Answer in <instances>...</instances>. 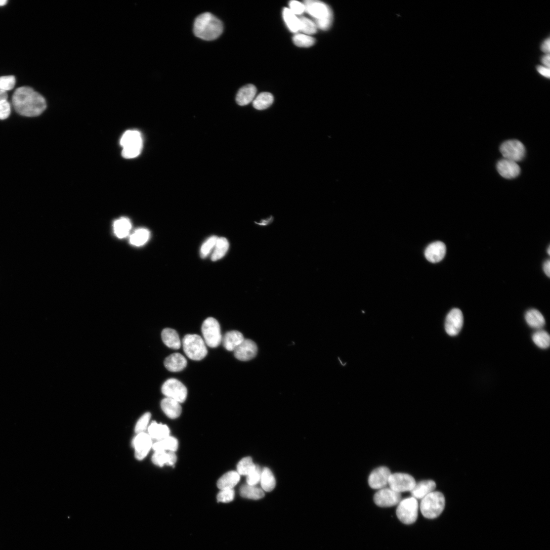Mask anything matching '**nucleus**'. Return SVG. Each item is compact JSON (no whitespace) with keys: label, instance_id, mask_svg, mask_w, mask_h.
<instances>
[{"label":"nucleus","instance_id":"obj_52","mask_svg":"<svg viewBox=\"0 0 550 550\" xmlns=\"http://www.w3.org/2000/svg\"><path fill=\"white\" fill-rule=\"evenodd\" d=\"M273 221V218L271 217V218H268L267 219H265L264 220H261V221H260V223H256L258 225H261V226H268V225H270V224H271L272 223Z\"/></svg>","mask_w":550,"mask_h":550},{"label":"nucleus","instance_id":"obj_5","mask_svg":"<svg viewBox=\"0 0 550 550\" xmlns=\"http://www.w3.org/2000/svg\"><path fill=\"white\" fill-rule=\"evenodd\" d=\"M120 144L124 158L130 159L137 157L143 148V139L140 132L137 130H127L121 139Z\"/></svg>","mask_w":550,"mask_h":550},{"label":"nucleus","instance_id":"obj_22","mask_svg":"<svg viewBox=\"0 0 550 550\" xmlns=\"http://www.w3.org/2000/svg\"><path fill=\"white\" fill-rule=\"evenodd\" d=\"M245 339L242 333L238 331H231L227 332L223 338L222 342L224 348L228 351H234L236 348Z\"/></svg>","mask_w":550,"mask_h":550},{"label":"nucleus","instance_id":"obj_17","mask_svg":"<svg viewBox=\"0 0 550 550\" xmlns=\"http://www.w3.org/2000/svg\"><path fill=\"white\" fill-rule=\"evenodd\" d=\"M497 169L502 176L507 179L514 178L521 172L520 166L516 162L505 158L497 163Z\"/></svg>","mask_w":550,"mask_h":550},{"label":"nucleus","instance_id":"obj_2","mask_svg":"<svg viewBox=\"0 0 550 550\" xmlns=\"http://www.w3.org/2000/svg\"><path fill=\"white\" fill-rule=\"evenodd\" d=\"M223 31L222 22L210 12L199 15L194 24L195 35L203 40L210 41L218 39Z\"/></svg>","mask_w":550,"mask_h":550},{"label":"nucleus","instance_id":"obj_41","mask_svg":"<svg viewBox=\"0 0 550 550\" xmlns=\"http://www.w3.org/2000/svg\"><path fill=\"white\" fill-rule=\"evenodd\" d=\"M261 471L258 465L247 476V483L249 485L256 486L260 481Z\"/></svg>","mask_w":550,"mask_h":550},{"label":"nucleus","instance_id":"obj_11","mask_svg":"<svg viewBox=\"0 0 550 550\" xmlns=\"http://www.w3.org/2000/svg\"><path fill=\"white\" fill-rule=\"evenodd\" d=\"M416 483L415 479L412 476L402 473L391 474L388 481L389 488L399 493L411 492Z\"/></svg>","mask_w":550,"mask_h":550},{"label":"nucleus","instance_id":"obj_7","mask_svg":"<svg viewBox=\"0 0 550 550\" xmlns=\"http://www.w3.org/2000/svg\"><path fill=\"white\" fill-rule=\"evenodd\" d=\"M419 505L418 499L411 497L402 500L396 509L398 519L406 525L414 523L418 518Z\"/></svg>","mask_w":550,"mask_h":550},{"label":"nucleus","instance_id":"obj_33","mask_svg":"<svg viewBox=\"0 0 550 550\" xmlns=\"http://www.w3.org/2000/svg\"><path fill=\"white\" fill-rule=\"evenodd\" d=\"M229 247V242L226 238H218L213 248L214 251L211 257L212 260L215 261L223 258L228 251Z\"/></svg>","mask_w":550,"mask_h":550},{"label":"nucleus","instance_id":"obj_8","mask_svg":"<svg viewBox=\"0 0 550 550\" xmlns=\"http://www.w3.org/2000/svg\"><path fill=\"white\" fill-rule=\"evenodd\" d=\"M202 332L206 344L210 347L215 348L222 342V336L219 323L213 318H209L203 323Z\"/></svg>","mask_w":550,"mask_h":550},{"label":"nucleus","instance_id":"obj_25","mask_svg":"<svg viewBox=\"0 0 550 550\" xmlns=\"http://www.w3.org/2000/svg\"><path fill=\"white\" fill-rule=\"evenodd\" d=\"M177 457L175 452H155L152 457L153 463L161 467L164 465H173L176 462Z\"/></svg>","mask_w":550,"mask_h":550},{"label":"nucleus","instance_id":"obj_39","mask_svg":"<svg viewBox=\"0 0 550 550\" xmlns=\"http://www.w3.org/2000/svg\"><path fill=\"white\" fill-rule=\"evenodd\" d=\"M298 19L300 23L299 30L308 35H314L317 32V26L313 22L303 16Z\"/></svg>","mask_w":550,"mask_h":550},{"label":"nucleus","instance_id":"obj_36","mask_svg":"<svg viewBox=\"0 0 550 550\" xmlns=\"http://www.w3.org/2000/svg\"><path fill=\"white\" fill-rule=\"evenodd\" d=\"M283 17L289 29L293 32H297L300 29V23L297 18L292 11L285 8L283 11Z\"/></svg>","mask_w":550,"mask_h":550},{"label":"nucleus","instance_id":"obj_34","mask_svg":"<svg viewBox=\"0 0 550 550\" xmlns=\"http://www.w3.org/2000/svg\"><path fill=\"white\" fill-rule=\"evenodd\" d=\"M240 493L243 498L253 500H259L264 496V493L262 489L256 486L248 484L243 486L240 488Z\"/></svg>","mask_w":550,"mask_h":550},{"label":"nucleus","instance_id":"obj_48","mask_svg":"<svg viewBox=\"0 0 550 550\" xmlns=\"http://www.w3.org/2000/svg\"><path fill=\"white\" fill-rule=\"evenodd\" d=\"M537 70L538 72L544 77L549 79L550 78V69L546 67L543 65L537 66Z\"/></svg>","mask_w":550,"mask_h":550},{"label":"nucleus","instance_id":"obj_46","mask_svg":"<svg viewBox=\"0 0 550 550\" xmlns=\"http://www.w3.org/2000/svg\"><path fill=\"white\" fill-rule=\"evenodd\" d=\"M290 6V9L295 15H301L305 11L304 4L298 1H291Z\"/></svg>","mask_w":550,"mask_h":550},{"label":"nucleus","instance_id":"obj_30","mask_svg":"<svg viewBox=\"0 0 550 550\" xmlns=\"http://www.w3.org/2000/svg\"><path fill=\"white\" fill-rule=\"evenodd\" d=\"M525 320L531 327L541 329L545 325V320L543 314L538 310L532 309L527 311Z\"/></svg>","mask_w":550,"mask_h":550},{"label":"nucleus","instance_id":"obj_24","mask_svg":"<svg viewBox=\"0 0 550 550\" xmlns=\"http://www.w3.org/2000/svg\"><path fill=\"white\" fill-rule=\"evenodd\" d=\"M162 339L164 343L169 347L173 349H178L181 345V342L178 333L171 328H166L162 331Z\"/></svg>","mask_w":550,"mask_h":550},{"label":"nucleus","instance_id":"obj_27","mask_svg":"<svg viewBox=\"0 0 550 550\" xmlns=\"http://www.w3.org/2000/svg\"><path fill=\"white\" fill-rule=\"evenodd\" d=\"M148 431L149 436L158 441L169 436L170 434V430L168 426L155 422L149 426Z\"/></svg>","mask_w":550,"mask_h":550},{"label":"nucleus","instance_id":"obj_26","mask_svg":"<svg viewBox=\"0 0 550 550\" xmlns=\"http://www.w3.org/2000/svg\"><path fill=\"white\" fill-rule=\"evenodd\" d=\"M240 480V475L237 471H230L224 474L218 481L219 489H233Z\"/></svg>","mask_w":550,"mask_h":550},{"label":"nucleus","instance_id":"obj_9","mask_svg":"<svg viewBox=\"0 0 550 550\" xmlns=\"http://www.w3.org/2000/svg\"><path fill=\"white\" fill-rule=\"evenodd\" d=\"M162 392L166 396L172 398L179 403L186 401L188 390L184 384L175 379L167 380L162 387Z\"/></svg>","mask_w":550,"mask_h":550},{"label":"nucleus","instance_id":"obj_53","mask_svg":"<svg viewBox=\"0 0 550 550\" xmlns=\"http://www.w3.org/2000/svg\"><path fill=\"white\" fill-rule=\"evenodd\" d=\"M7 97L8 95L6 91L0 90V104L7 101Z\"/></svg>","mask_w":550,"mask_h":550},{"label":"nucleus","instance_id":"obj_10","mask_svg":"<svg viewBox=\"0 0 550 550\" xmlns=\"http://www.w3.org/2000/svg\"><path fill=\"white\" fill-rule=\"evenodd\" d=\"M500 151L505 159L515 162L522 161L526 154L524 145L517 140L505 141L500 147Z\"/></svg>","mask_w":550,"mask_h":550},{"label":"nucleus","instance_id":"obj_31","mask_svg":"<svg viewBox=\"0 0 550 550\" xmlns=\"http://www.w3.org/2000/svg\"><path fill=\"white\" fill-rule=\"evenodd\" d=\"M151 236L150 231L145 228L136 230L129 237V242L132 245L140 247L145 244Z\"/></svg>","mask_w":550,"mask_h":550},{"label":"nucleus","instance_id":"obj_38","mask_svg":"<svg viewBox=\"0 0 550 550\" xmlns=\"http://www.w3.org/2000/svg\"><path fill=\"white\" fill-rule=\"evenodd\" d=\"M255 465L252 458L249 457L244 458L237 465V472L240 475L247 476L254 469Z\"/></svg>","mask_w":550,"mask_h":550},{"label":"nucleus","instance_id":"obj_37","mask_svg":"<svg viewBox=\"0 0 550 550\" xmlns=\"http://www.w3.org/2000/svg\"><path fill=\"white\" fill-rule=\"evenodd\" d=\"M533 342L539 347L543 349L547 348L550 344V338L548 333L545 331L540 330L532 336Z\"/></svg>","mask_w":550,"mask_h":550},{"label":"nucleus","instance_id":"obj_35","mask_svg":"<svg viewBox=\"0 0 550 550\" xmlns=\"http://www.w3.org/2000/svg\"><path fill=\"white\" fill-rule=\"evenodd\" d=\"M274 102L273 95L269 92H262L259 94L254 100L253 105L254 108L262 110L268 108Z\"/></svg>","mask_w":550,"mask_h":550},{"label":"nucleus","instance_id":"obj_50","mask_svg":"<svg viewBox=\"0 0 550 550\" xmlns=\"http://www.w3.org/2000/svg\"><path fill=\"white\" fill-rule=\"evenodd\" d=\"M541 63L543 64V66H546V67H547V68H550V55L549 54H545L544 55L542 56L541 58Z\"/></svg>","mask_w":550,"mask_h":550},{"label":"nucleus","instance_id":"obj_44","mask_svg":"<svg viewBox=\"0 0 550 550\" xmlns=\"http://www.w3.org/2000/svg\"><path fill=\"white\" fill-rule=\"evenodd\" d=\"M151 418V414L149 412H147L142 416L135 426V431L137 434L144 432L147 429Z\"/></svg>","mask_w":550,"mask_h":550},{"label":"nucleus","instance_id":"obj_49","mask_svg":"<svg viewBox=\"0 0 550 550\" xmlns=\"http://www.w3.org/2000/svg\"><path fill=\"white\" fill-rule=\"evenodd\" d=\"M550 38L548 37L547 39L543 41L541 44L540 49L541 51L545 54H549L550 53Z\"/></svg>","mask_w":550,"mask_h":550},{"label":"nucleus","instance_id":"obj_16","mask_svg":"<svg viewBox=\"0 0 550 550\" xmlns=\"http://www.w3.org/2000/svg\"><path fill=\"white\" fill-rule=\"evenodd\" d=\"M258 347L252 340L244 339L234 351L235 357L241 361H248L254 358L257 353Z\"/></svg>","mask_w":550,"mask_h":550},{"label":"nucleus","instance_id":"obj_3","mask_svg":"<svg viewBox=\"0 0 550 550\" xmlns=\"http://www.w3.org/2000/svg\"><path fill=\"white\" fill-rule=\"evenodd\" d=\"M305 11L315 19V25L323 30L329 29L333 22V13L330 7L322 2L308 0L304 2Z\"/></svg>","mask_w":550,"mask_h":550},{"label":"nucleus","instance_id":"obj_19","mask_svg":"<svg viewBox=\"0 0 550 550\" xmlns=\"http://www.w3.org/2000/svg\"><path fill=\"white\" fill-rule=\"evenodd\" d=\"M164 365L166 369L170 372H179L186 368L187 360L181 354L174 353L165 359Z\"/></svg>","mask_w":550,"mask_h":550},{"label":"nucleus","instance_id":"obj_13","mask_svg":"<svg viewBox=\"0 0 550 550\" xmlns=\"http://www.w3.org/2000/svg\"><path fill=\"white\" fill-rule=\"evenodd\" d=\"M464 323V317L462 311L458 308H454L447 314L445 320V328L447 334L452 337L459 335Z\"/></svg>","mask_w":550,"mask_h":550},{"label":"nucleus","instance_id":"obj_51","mask_svg":"<svg viewBox=\"0 0 550 550\" xmlns=\"http://www.w3.org/2000/svg\"><path fill=\"white\" fill-rule=\"evenodd\" d=\"M543 270L546 275L550 277V260H546L543 265Z\"/></svg>","mask_w":550,"mask_h":550},{"label":"nucleus","instance_id":"obj_4","mask_svg":"<svg viewBox=\"0 0 550 550\" xmlns=\"http://www.w3.org/2000/svg\"><path fill=\"white\" fill-rule=\"evenodd\" d=\"M445 507L444 495L438 491H433L422 499L420 505L422 514L426 519H434L443 512Z\"/></svg>","mask_w":550,"mask_h":550},{"label":"nucleus","instance_id":"obj_32","mask_svg":"<svg viewBox=\"0 0 550 550\" xmlns=\"http://www.w3.org/2000/svg\"><path fill=\"white\" fill-rule=\"evenodd\" d=\"M260 482L262 489L265 492H271L276 486L275 477L271 470L268 468H265L262 471Z\"/></svg>","mask_w":550,"mask_h":550},{"label":"nucleus","instance_id":"obj_42","mask_svg":"<svg viewBox=\"0 0 550 550\" xmlns=\"http://www.w3.org/2000/svg\"><path fill=\"white\" fill-rule=\"evenodd\" d=\"M217 239L218 238L216 236H212L204 243L201 250V254L203 258H206L209 255L214 248Z\"/></svg>","mask_w":550,"mask_h":550},{"label":"nucleus","instance_id":"obj_29","mask_svg":"<svg viewBox=\"0 0 550 550\" xmlns=\"http://www.w3.org/2000/svg\"><path fill=\"white\" fill-rule=\"evenodd\" d=\"M178 447V442L174 437L169 436L153 444L155 452L166 451L175 452Z\"/></svg>","mask_w":550,"mask_h":550},{"label":"nucleus","instance_id":"obj_15","mask_svg":"<svg viewBox=\"0 0 550 550\" xmlns=\"http://www.w3.org/2000/svg\"><path fill=\"white\" fill-rule=\"evenodd\" d=\"M152 439L145 432L138 434L132 442L135 449V457L139 461L143 460L153 447Z\"/></svg>","mask_w":550,"mask_h":550},{"label":"nucleus","instance_id":"obj_20","mask_svg":"<svg viewBox=\"0 0 550 550\" xmlns=\"http://www.w3.org/2000/svg\"><path fill=\"white\" fill-rule=\"evenodd\" d=\"M436 484L434 481L426 480L422 481L416 485L410 492L413 497L416 499H422L431 492L434 491Z\"/></svg>","mask_w":550,"mask_h":550},{"label":"nucleus","instance_id":"obj_45","mask_svg":"<svg viewBox=\"0 0 550 550\" xmlns=\"http://www.w3.org/2000/svg\"><path fill=\"white\" fill-rule=\"evenodd\" d=\"M235 493L233 489L221 490L217 495V501L222 503H228L233 501Z\"/></svg>","mask_w":550,"mask_h":550},{"label":"nucleus","instance_id":"obj_28","mask_svg":"<svg viewBox=\"0 0 550 550\" xmlns=\"http://www.w3.org/2000/svg\"><path fill=\"white\" fill-rule=\"evenodd\" d=\"M131 229L130 220L126 217H122L115 221L113 229L115 236L119 239L127 237Z\"/></svg>","mask_w":550,"mask_h":550},{"label":"nucleus","instance_id":"obj_47","mask_svg":"<svg viewBox=\"0 0 550 550\" xmlns=\"http://www.w3.org/2000/svg\"><path fill=\"white\" fill-rule=\"evenodd\" d=\"M10 105L7 101L0 104V120L7 119L10 114Z\"/></svg>","mask_w":550,"mask_h":550},{"label":"nucleus","instance_id":"obj_6","mask_svg":"<svg viewBox=\"0 0 550 550\" xmlns=\"http://www.w3.org/2000/svg\"><path fill=\"white\" fill-rule=\"evenodd\" d=\"M182 346L187 356L191 360L200 361L208 354L207 344L204 339L197 335H187L183 338Z\"/></svg>","mask_w":550,"mask_h":550},{"label":"nucleus","instance_id":"obj_40","mask_svg":"<svg viewBox=\"0 0 550 550\" xmlns=\"http://www.w3.org/2000/svg\"><path fill=\"white\" fill-rule=\"evenodd\" d=\"M293 42L297 46L308 47L314 44L315 40L307 35L297 34L294 37Z\"/></svg>","mask_w":550,"mask_h":550},{"label":"nucleus","instance_id":"obj_54","mask_svg":"<svg viewBox=\"0 0 550 550\" xmlns=\"http://www.w3.org/2000/svg\"><path fill=\"white\" fill-rule=\"evenodd\" d=\"M547 252H548V254L549 255H550V247H548V251H547Z\"/></svg>","mask_w":550,"mask_h":550},{"label":"nucleus","instance_id":"obj_21","mask_svg":"<svg viewBox=\"0 0 550 550\" xmlns=\"http://www.w3.org/2000/svg\"><path fill=\"white\" fill-rule=\"evenodd\" d=\"M161 406L164 413L171 419L178 418L182 412L180 403L169 397L162 400Z\"/></svg>","mask_w":550,"mask_h":550},{"label":"nucleus","instance_id":"obj_18","mask_svg":"<svg viewBox=\"0 0 550 550\" xmlns=\"http://www.w3.org/2000/svg\"><path fill=\"white\" fill-rule=\"evenodd\" d=\"M446 247L444 243L437 241L429 245L425 251L426 259L432 263L441 261L445 257Z\"/></svg>","mask_w":550,"mask_h":550},{"label":"nucleus","instance_id":"obj_12","mask_svg":"<svg viewBox=\"0 0 550 550\" xmlns=\"http://www.w3.org/2000/svg\"><path fill=\"white\" fill-rule=\"evenodd\" d=\"M374 501L375 504L381 508H390L398 505L402 501L401 493H398L390 488L379 490L375 495Z\"/></svg>","mask_w":550,"mask_h":550},{"label":"nucleus","instance_id":"obj_43","mask_svg":"<svg viewBox=\"0 0 550 550\" xmlns=\"http://www.w3.org/2000/svg\"><path fill=\"white\" fill-rule=\"evenodd\" d=\"M15 85V78L13 76L0 77V90L7 91L12 89Z\"/></svg>","mask_w":550,"mask_h":550},{"label":"nucleus","instance_id":"obj_14","mask_svg":"<svg viewBox=\"0 0 550 550\" xmlns=\"http://www.w3.org/2000/svg\"><path fill=\"white\" fill-rule=\"evenodd\" d=\"M391 471L386 466H380L371 473L369 478V484L373 489L380 490L388 485Z\"/></svg>","mask_w":550,"mask_h":550},{"label":"nucleus","instance_id":"obj_23","mask_svg":"<svg viewBox=\"0 0 550 550\" xmlns=\"http://www.w3.org/2000/svg\"><path fill=\"white\" fill-rule=\"evenodd\" d=\"M257 89L253 85H247L241 88L236 96L237 103L242 106L247 105L254 101Z\"/></svg>","mask_w":550,"mask_h":550},{"label":"nucleus","instance_id":"obj_1","mask_svg":"<svg viewBox=\"0 0 550 550\" xmlns=\"http://www.w3.org/2000/svg\"><path fill=\"white\" fill-rule=\"evenodd\" d=\"M12 103L16 112L26 117H37L46 108L44 98L29 87L16 89L12 96Z\"/></svg>","mask_w":550,"mask_h":550}]
</instances>
